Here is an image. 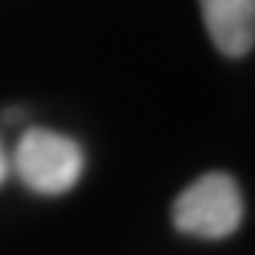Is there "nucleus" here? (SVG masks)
<instances>
[{
  "label": "nucleus",
  "instance_id": "nucleus-1",
  "mask_svg": "<svg viewBox=\"0 0 255 255\" xmlns=\"http://www.w3.org/2000/svg\"><path fill=\"white\" fill-rule=\"evenodd\" d=\"M86 156L78 141L50 128H29L21 133L10 156V169L31 193L63 195L84 177Z\"/></svg>",
  "mask_w": 255,
  "mask_h": 255
},
{
  "label": "nucleus",
  "instance_id": "nucleus-2",
  "mask_svg": "<svg viewBox=\"0 0 255 255\" xmlns=\"http://www.w3.org/2000/svg\"><path fill=\"white\" fill-rule=\"evenodd\" d=\"M245 219V198L237 180L227 172H206L185 188L172 203L177 232L201 240H224Z\"/></svg>",
  "mask_w": 255,
  "mask_h": 255
},
{
  "label": "nucleus",
  "instance_id": "nucleus-3",
  "mask_svg": "<svg viewBox=\"0 0 255 255\" xmlns=\"http://www.w3.org/2000/svg\"><path fill=\"white\" fill-rule=\"evenodd\" d=\"M203 24L216 50L245 57L255 44V0H201Z\"/></svg>",
  "mask_w": 255,
  "mask_h": 255
},
{
  "label": "nucleus",
  "instance_id": "nucleus-4",
  "mask_svg": "<svg viewBox=\"0 0 255 255\" xmlns=\"http://www.w3.org/2000/svg\"><path fill=\"white\" fill-rule=\"evenodd\" d=\"M8 175H10V156L5 154L3 143H0V185L8 180Z\"/></svg>",
  "mask_w": 255,
  "mask_h": 255
}]
</instances>
